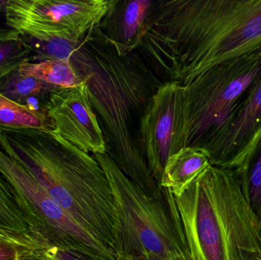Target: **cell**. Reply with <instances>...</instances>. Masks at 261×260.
I'll return each instance as SVG.
<instances>
[{
  "label": "cell",
  "mask_w": 261,
  "mask_h": 260,
  "mask_svg": "<svg viewBox=\"0 0 261 260\" xmlns=\"http://www.w3.org/2000/svg\"><path fill=\"white\" fill-rule=\"evenodd\" d=\"M0 238H3V237L0 236Z\"/></svg>",
  "instance_id": "cell-24"
},
{
  "label": "cell",
  "mask_w": 261,
  "mask_h": 260,
  "mask_svg": "<svg viewBox=\"0 0 261 260\" xmlns=\"http://www.w3.org/2000/svg\"><path fill=\"white\" fill-rule=\"evenodd\" d=\"M138 50L163 82L186 86L216 66L261 53V0H156Z\"/></svg>",
  "instance_id": "cell-1"
},
{
  "label": "cell",
  "mask_w": 261,
  "mask_h": 260,
  "mask_svg": "<svg viewBox=\"0 0 261 260\" xmlns=\"http://www.w3.org/2000/svg\"><path fill=\"white\" fill-rule=\"evenodd\" d=\"M0 260H18L16 247L4 238H0Z\"/></svg>",
  "instance_id": "cell-22"
},
{
  "label": "cell",
  "mask_w": 261,
  "mask_h": 260,
  "mask_svg": "<svg viewBox=\"0 0 261 260\" xmlns=\"http://www.w3.org/2000/svg\"><path fill=\"white\" fill-rule=\"evenodd\" d=\"M141 137L149 169L160 185L168 159L186 148L184 86L164 82L159 87L143 119Z\"/></svg>",
  "instance_id": "cell-9"
},
{
  "label": "cell",
  "mask_w": 261,
  "mask_h": 260,
  "mask_svg": "<svg viewBox=\"0 0 261 260\" xmlns=\"http://www.w3.org/2000/svg\"><path fill=\"white\" fill-rule=\"evenodd\" d=\"M261 136V77L207 155L210 163L242 176Z\"/></svg>",
  "instance_id": "cell-11"
},
{
  "label": "cell",
  "mask_w": 261,
  "mask_h": 260,
  "mask_svg": "<svg viewBox=\"0 0 261 260\" xmlns=\"http://www.w3.org/2000/svg\"><path fill=\"white\" fill-rule=\"evenodd\" d=\"M0 131L49 196L117 255L113 195L94 156L50 131L1 126Z\"/></svg>",
  "instance_id": "cell-3"
},
{
  "label": "cell",
  "mask_w": 261,
  "mask_h": 260,
  "mask_svg": "<svg viewBox=\"0 0 261 260\" xmlns=\"http://www.w3.org/2000/svg\"><path fill=\"white\" fill-rule=\"evenodd\" d=\"M155 1L110 0L108 10L95 28L119 56L138 50L150 27Z\"/></svg>",
  "instance_id": "cell-12"
},
{
  "label": "cell",
  "mask_w": 261,
  "mask_h": 260,
  "mask_svg": "<svg viewBox=\"0 0 261 260\" xmlns=\"http://www.w3.org/2000/svg\"><path fill=\"white\" fill-rule=\"evenodd\" d=\"M46 111L52 122V134L89 154H106L107 143L90 105L86 81L71 88H57Z\"/></svg>",
  "instance_id": "cell-10"
},
{
  "label": "cell",
  "mask_w": 261,
  "mask_h": 260,
  "mask_svg": "<svg viewBox=\"0 0 261 260\" xmlns=\"http://www.w3.org/2000/svg\"><path fill=\"white\" fill-rule=\"evenodd\" d=\"M0 126L50 131L52 122L46 111L19 105L0 94Z\"/></svg>",
  "instance_id": "cell-17"
},
{
  "label": "cell",
  "mask_w": 261,
  "mask_h": 260,
  "mask_svg": "<svg viewBox=\"0 0 261 260\" xmlns=\"http://www.w3.org/2000/svg\"><path fill=\"white\" fill-rule=\"evenodd\" d=\"M110 0H8L6 21L23 38L78 43L97 27Z\"/></svg>",
  "instance_id": "cell-8"
},
{
  "label": "cell",
  "mask_w": 261,
  "mask_h": 260,
  "mask_svg": "<svg viewBox=\"0 0 261 260\" xmlns=\"http://www.w3.org/2000/svg\"><path fill=\"white\" fill-rule=\"evenodd\" d=\"M242 178L246 186L250 203L261 218V136Z\"/></svg>",
  "instance_id": "cell-19"
},
{
  "label": "cell",
  "mask_w": 261,
  "mask_h": 260,
  "mask_svg": "<svg viewBox=\"0 0 261 260\" xmlns=\"http://www.w3.org/2000/svg\"><path fill=\"white\" fill-rule=\"evenodd\" d=\"M57 88L37 78L21 74L18 69L0 81V94L19 105L46 112L49 98Z\"/></svg>",
  "instance_id": "cell-15"
},
{
  "label": "cell",
  "mask_w": 261,
  "mask_h": 260,
  "mask_svg": "<svg viewBox=\"0 0 261 260\" xmlns=\"http://www.w3.org/2000/svg\"><path fill=\"white\" fill-rule=\"evenodd\" d=\"M174 199L190 259L261 260V218L237 172L210 165Z\"/></svg>",
  "instance_id": "cell-4"
},
{
  "label": "cell",
  "mask_w": 261,
  "mask_h": 260,
  "mask_svg": "<svg viewBox=\"0 0 261 260\" xmlns=\"http://www.w3.org/2000/svg\"><path fill=\"white\" fill-rule=\"evenodd\" d=\"M28 205L12 189L5 177L0 174V228L10 235L20 236L30 242L34 241L42 246L31 235H34L44 243V236L39 227L28 215Z\"/></svg>",
  "instance_id": "cell-13"
},
{
  "label": "cell",
  "mask_w": 261,
  "mask_h": 260,
  "mask_svg": "<svg viewBox=\"0 0 261 260\" xmlns=\"http://www.w3.org/2000/svg\"><path fill=\"white\" fill-rule=\"evenodd\" d=\"M18 71L24 76L37 78L59 88H71L84 79L71 63L66 60H47L41 62L24 63Z\"/></svg>",
  "instance_id": "cell-16"
},
{
  "label": "cell",
  "mask_w": 261,
  "mask_h": 260,
  "mask_svg": "<svg viewBox=\"0 0 261 260\" xmlns=\"http://www.w3.org/2000/svg\"><path fill=\"white\" fill-rule=\"evenodd\" d=\"M210 165L206 153L189 147L182 148L167 160L160 186L174 195H179Z\"/></svg>",
  "instance_id": "cell-14"
},
{
  "label": "cell",
  "mask_w": 261,
  "mask_h": 260,
  "mask_svg": "<svg viewBox=\"0 0 261 260\" xmlns=\"http://www.w3.org/2000/svg\"><path fill=\"white\" fill-rule=\"evenodd\" d=\"M113 198L114 238L118 256L145 260H172L187 254L174 195L163 188L152 196L141 190L106 154H95Z\"/></svg>",
  "instance_id": "cell-5"
},
{
  "label": "cell",
  "mask_w": 261,
  "mask_h": 260,
  "mask_svg": "<svg viewBox=\"0 0 261 260\" xmlns=\"http://www.w3.org/2000/svg\"><path fill=\"white\" fill-rule=\"evenodd\" d=\"M172 260H191L190 259V256H189V253L187 254L182 255V256H177V257L174 258V259Z\"/></svg>",
  "instance_id": "cell-23"
},
{
  "label": "cell",
  "mask_w": 261,
  "mask_h": 260,
  "mask_svg": "<svg viewBox=\"0 0 261 260\" xmlns=\"http://www.w3.org/2000/svg\"><path fill=\"white\" fill-rule=\"evenodd\" d=\"M261 77V53L216 66L184 86L185 146L208 153Z\"/></svg>",
  "instance_id": "cell-6"
},
{
  "label": "cell",
  "mask_w": 261,
  "mask_h": 260,
  "mask_svg": "<svg viewBox=\"0 0 261 260\" xmlns=\"http://www.w3.org/2000/svg\"><path fill=\"white\" fill-rule=\"evenodd\" d=\"M42 253L44 260H105L55 246L44 249Z\"/></svg>",
  "instance_id": "cell-20"
},
{
  "label": "cell",
  "mask_w": 261,
  "mask_h": 260,
  "mask_svg": "<svg viewBox=\"0 0 261 260\" xmlns=\"http://www.w3.org/2000/svg\"><path fill=\"white\" fill-rule=\"evenodd\" d=\"M8 0H0V43L13 41L21 38V35L9 27L6 21V6Z\"/></svg>",
  "instance_id": "cell-21"
},
{
  "label": "cell",
  "mask_w": 261,
  "mask_h": 260,
  "mask_svg": "<svg viewBox=\"0 0 261 260\" xmlns=\"http://www.w3.org/2000/svg\"><path fill=\"white\" fill-rule=\"evenodd\" d=\"M0 174L26 204L30 203L50 245L99 259H117L114 252L81 227L49 196L1 131Z\"/></svg>",
  "instance_id": "cell-7"
},
{
  "label": "cell",
  "mask_w": 261,
  "mask_h": 260,
  "mask_svg": "<svg viewBox=\"0 0 261 260\" xmlns=\"http://www.w3.org/2000/svg\"><path fill=\"white\" fill-rule=\"evenodd\" d=\"M32 59V46L22 37L0 43V81Z\"/></svg>",
  "instance_id": "cell-18"
},
{
  "label": "cell",
  "mask_w": 261,
  "mask_h": 260,
  "mask_svg": "<svg viewBox=\"0 0 261 260\" xmlns=\"http://www.w3.org/2000/svg\"><path fill=\"white\" fill-rule=\"evenodd\" d=\"M70 62L86 81L90 105L107 143V154L145 193L163 188L149 169L141 126L147 108L164 83L138 50L119 56L96 30L73 52Z\"/></svg>",
  "instance_id": "cell-2"
}]
</instances>
